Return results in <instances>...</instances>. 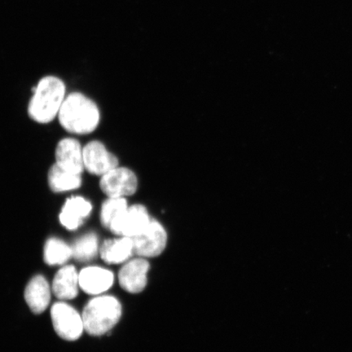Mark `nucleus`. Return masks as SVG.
<instances>
[{
    "label": "nucleus",
    "instance_id": "f257e3e1",
    "mask_svg": "<svg viewBox=\"0 0 352 352\" xmlns=\"http://www.w3.org/2000/svg\"><path fill=\"white\" fill-rule=\"evenodd\" d=\"M63 129L74 135L91 134L100 121L98 105L81 92H72L66 98L58 113Z\"/></svg>",
    "mask_w": 352,
    "mask_h": 352
},
{
    "label": "nucleus",
    "instance_id": "f03ea898",
    "mask_svg": "<svg viewBox=\"0 0 352 352\" xmlns=\"http://www.w3.org/2000/svg\"><path fill=\"white\" fill-rule=\"evenodd\" d=\"M66 98V87L60 78L47 76L34 88L28 113L32 120L39 124H47L58 116Z\"/></svg>",
    "mask_w": 352,
    "mask_h": 352
},
{
    "label": "nucleus",
    "instance_id": "7ed1b4c3",
    "mask_svg": "<svg viewBox=\"0 0 352 352\" xmlns=\"http://www.w3.org/2000/svg\"><path fill=\"white\" fill-rule=\"evenodd\" d=\"M121 316L120 301L109 296L91 299L82 315L85 329L92 336H100L108 333L118 322Z\"/></svg>",
    "mask_w": 352,
    "mask_h": 352
},
{
    "label": "nucleus",
    "instance_id": "20e7f679",
    "mask_svg": "<svg viewBox=\"0 0 352 352\" xmlns=\"http://www.w3.org/2000/svg\"><path fill=\"white\" fill-rule=\"evenodd\" d=\"M52 324L56 332L65 340L74 341L82 336L85 324L82 316L65 302H56L51 311Z\"/></svg>",
    "mask_w": 352,
    "mask_h": 352
},
{
    "label": "nucleus",
    "instance_id": "39448f33",
    "mask_svg": "<svg viewBox=\"0 0 352 352\" xmlns=\"http://www.w3.org/2000/svg\"><path fill=\"white\" fill-rule=\"evenodd\" d=\"M131 239L134 254L142 258H153L164 252L167 233L160 222L151 219L144 230Z\"/></svg>",
    "mask_w": 352,
    "mask_h": 352
},
{
    "label": "nucleus",
    "instance_id": "423d86ee",
    "mask_svg": "<svg viewBox=\"0 0 352 352\" xmlns=\"http://www.w3.org/2000/svg\"><path fill=\"white\" fill-rule=\"evenodd\" d=\"M100 188L108 197H125L138 190V176L126 167L118 166L101 176Z\"/></svg>",
    "mask_w": 352,
    "mask_h": 352
},
{
    "label": "nucleus",
    "instance_id": "0eeeda50",
    "mask_svg": "<svg viewBox=\"0 0 352 352\" xmlns=\"http://www.w3.org/2000/svg\"><path fill=\"white\" fill-rule=\"evenodd\" d=\"M83 164L88 173L101 177L118 166V160L102 142L92 140L83 147Z\"/></svg>",
    "mask_w": 352,
    "mask_h": 352
},
{
    "label": "nucleus",
    "instance_id": "6e6552de",
    "mask_svg": "<svg viewBox=\"0 0 352 352\" xmlns=\"http://www.w3.org/2000/svg\"><path fill=\"white\" fill-rule=\"evenodd\" d=\"M151 220L147 209L143 205L136 204L129 208L126 212L110 226L109 230L114 234L132 239L139 235Z\"/></svg>",
    "mask_w": 352,
    "mask_h": 352
},
{
    "label": "nucleus",
    "instance_id": "1a4fd4ad",
    "mask_svg": "<svg viewBox=\"0 0 352 352\" xmlns=\"http://www.w3.org/2000/svg\"><path fill=\"white\" fill-rule=\"evenodd\" d=\"M149 263L144 258L131 259L125 263L118 274L121 287L131 294L142 292L147 285Z\"/></svg>",
    "mask_w": 352,
    "mask_h": 352
},
{
    "label": "nucleus",
    "instance_id": "9d476101",
    "mask_svg": "<svg viewBox=\"0 0 352 352\" xmlns=\"http://www.w3.org/2000/svg\"><path fill=\"white\" fill-rule=\"evenodd\" d=\"M55 157L56 164L70 173L82 175L85 170L83 148L76 139L64 138L60 140L56 148Z\"/></svg>",
    "mask_w": 352,
    "mask_h": 352
},
{
    "label": "nucleus",
    "instance_id": "9b49d317",
    "mask_svg": "<svg viewBox=\"0 0 352 352\" xmlns=\"http://www.w3.org/2000/svg\"><path fill=\"white\" fill-rule=\"evenodd\" d=\"M92 206L82 197H72L66 200L59 215L60 222L69 230H76L89 217Z\"/></svg>",
    "mask_w": 352,
    "mask_h": 352
},
{
    "label": "nucleus",
    "instance_id": "f8f14e48",
    "mask_svg": "<svg viewBox=\"0 0 352 352\" xmlns=\"http://www.w3.org/2000/svg\"><path fill=\"white\" fill-rule=\"evenodd\" d=\"M113 272L99 267L85 268L79 274V287L88 294H102L113 283Z\"/></svg>",
    "mask_w": 352,
    "mask_h": 352
},
{
    "label": "nucleus",
    "instance_id": "ddd939ff",
    "mask_svg": "<svg viewBox=\"0 0 352 352\" xmlns=\"http://www.w3.org/2000/svg\"><path fill=\"white\" fill-rule=\"evenodd\" d=\"M26 302L34 314H41L50 305L51 289L43 276H36L30 281L25 292Z\"/></svg>",
    "mask_w": 352,
    "mask_h": 352
},
{
    "label": "nucleus",
    "instance_id": "4468645a",
    "mask_svg": "<svg viewBox=\"0 0 352 352\" xmlns=\"http://www.w3.org/2000/svg\"><path fill=\"white\" fill-rule=\"evenodd\" d=\"M79 274L72 265L65 266L57 272L52 283V292L60 300L76 298L78 293Z\"/></svg>",
    "mask_w": 352,
    "mask_h": 352
},
{
    "label": "nucleus",
    "instance_id": "2eb2a0df",
    "mask_svg": "<svg viewBox=\"0 0 352 352\" xmlns=\"http://www.w3.org/2000/svg\"><path fill=\"white\" fill-rule=\"evenodd\" d=\"M101 258L109 264L124 263L134 254L133 241L131 237L105 241L100 248Z\"/></svg>",
    "mask_w": 352,
    "mask_h": 352
},
{
    "label": "nucleus",
    "instance_id": "dca6fc26",
    "mask_svg": "<svg viewBox=\"0 0 352 352\" xmlns=\"http://www.w3.org/2000/svg\"><path fill=\"white\" fill-rule=\"evenodd\" d=\"M47 182L52 192H69L80 188L82 182V175L70 173L55 164L48 171Z\"/></svg>",
    "mask_w": 352,
    "mask_h": 352
},
{
    "label": "nucleus",
    "instance_id": "f3484780",
    "mask_svg": "<svg viewBox=\"0 0 352 352\" xmlns=\"http://www.w3.org/2000/svg\"><path fill=\"white\" fill-rule=\"evenodd\" d=\"M72 257V249L65 241L51 239L44 248V261L48 265H61Z\"/></svg>",
    "mask_w": 352,
    "mask_h": 352
},
{
    "label": "nucleus",
    "instance_id": "a211bd4d",
    "mask_svg": "<svg viewBox=\"0 0 352 352\" xmlns=\"http://www.w3.org/2000/svg\"><path fill=\"white\" fill-rule=\"evenodd\" d=\"M72 257L80 262H87L94 259L99 252L98 236L95 233H88L79 237L72 246Z\"/></svg>",
    "mask_w": 352,
    "mask_h": 352
},
{
    "label": "nucleus",
    "instance_id": "6ab92c4d",
    "mask_svg": "<svg viewBox=\"0 0 352 352\" xmlns=\"http://www.w3.org/2000/svg\"><path fill=\"white\" fill-rule=\"evenodd\" d=\"M129 209L125 197H108L103 202L100 210V222L109 230L113 223L120 219Z\"/></svg>",
    "mask_w": 352,
    "mask_h": 352
}]
</instances>
